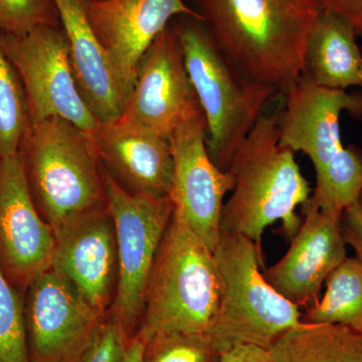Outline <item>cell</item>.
<instances>
[{"label": "cell", "mask_w": 362, "mask_h": 362, "mask_svg": "<svg viewBox=\"0 0 362 362\" xmlns=\"http://www.w3.org/2000/svg\"><path fill=\"white\" fill-rule=\"evenodd\" d=\"M2 47L20 76L30 125L59 117L93 135L102 122L78 90L65 33L39 26L23 35L1 33Z\"/></svg>", "instance_id": "cell-8"}, {"label": "cell", "mask_w": 362, "mask_h": 362, "mask_svg": "<svg viewBox=\"0 0 362 362\" xmlns=\"http://www.w3.org/2000/svg\"><path fill=\"white\" fill-rule=\"evenodd\" d=\"M54 238L52 268L98 312L108 316L119 273L115 226L109 209L54 233Z\"/></svg>", "instance_id": "cell-16"}, {"label": "cell", "mask_w": 362, "mask_h": 362, "mask_svg": "<svg viewBox=\"0 0 362 362\" xmlns=\"http://www.w3.org/2000/svg\"><path fill=\"white\" fill-rule=\"evenodd\" d=\"M25 318L30 362H82L107 317L56 269L26 289Z\"/></svg>", "instance_id": "cell-9"}, {"label": "cell", "mask_w": 362, "mask_h": 362, "mask_svg": "<svg viewBox=\"0 0 362 362\" xmlns=\"http://www.w3.org/2000/svg\"><path fill=\"white\" fill-rule=\"evenodd\" d=\"M221 298L214 252L173 211L150 274L136 337L145 341L161 331L207 334Z\"/></svg>", "instance_id": "cell-4"}, {"label": "cell", "mask_w": 362, "mask_h": 362, "mask_svg": "<svg viewBox=\"0 0 362 362\" xmlns=\"http://www.w3.org/2000/svg\"><path fill=\"white\" fill-rule=\"evenodd\" d=\"M361 87L362 88V70H361Z\"/></svg>", "instance_id": "cell-31"}, {"label": "cell", "mask_w": 362, "mask_h": 362, "mask_svg": "<svg viewBox=\"0 0 362 362\" xmlns=\"http://www.w3.org/2000/svg\"><path fill=\"white\" fill-rule=\"evenodd\" d=\"M128 343L121 326L108 315L82 362H120Z\"/></svg>", "instance_id": "cell-26"}, {"label": "cell", "mask_w": 362, "mask_h": 362, "mask_svg": "<svg viewBox=\"0 0 362 362\" xmlns=\"http://www.w3.org/2000/svg\"><path fill=\"white\" fill-rule=\"evenodd\" d=\"M143 342L142 362H218L223 354L206 333L161 331Z\"/></svg>", "instance_id": "cell-23"}, {"label": "cell", "mask_w": 362, "mask_h": 362, "mask_svg": "<svg viewBox=\"0 0 362 362\" xmlns=\"http://www.w3.org/2000/svg\"><path fill=\"white\" fill-rule=\"evenodd\" d=\"M323 7L337 13L362 37V0H320Z\"/></svg>", "instance_id": "cell-28"}, {"label": "cell", "mask_w": 362, "mask_h": 362, "mask_svg": "<svg viewBox=\"0 0 362 362\" xmlns=\"http://www.w3.org/2000/svg\"><path fill=\"white\" fill-rule=\"evenodd\" d=\"M101 168L118 252V285L109 316L130 341L139 328L150 274L175 206L169 197L126 192L102 163Z\"/></svg>", "instance_id": "cell-7"}, {"label": "cell", "mask_w": 362, "mask_h": 362, "mask_svg": "<svg viewBox=\"0 0 362 362\" xmlns=\"http://www.w3.org/2000/svg\"><path fill=\"white\" fill-rule=\"evenodd\" d=\"M354 26L323 7L307 42L302 77L328 89L361 87L362 54Z\"/></svg>", "instance_id": "cell-19"}, {"label": "cell", "mask_w": 362, "mask_h": 362, "mask_svg": "<svg viewBox=\"0 0 362 362\" xmlns=\"http://www.w3.org/2000/svg\"><path fill=\"white\" fill-rule=\"evenodd\" d=\"M325 284L323 297L307 307L302 322L338 324L362 333V259H345Z\"/></svg>", "instance_id": "cell-21"}, {"label": "cell", "mask_w": 362, "mask_h": 362, "mask_svg": "<svg viewBox=\"0 0 362 362\" xmlns=\"http://www.w3.org/2000/svg\"><path fill=\"white\" fill-rule=\"evenodd\" d=\"M173 25L143 54L134 87L114 122L169 138L178 124L199 108Z\"/></svg>", "instance_id": "cell-11"}, {"label": "cell", "mask_w": 362, "mask_h": 362, "mask_svg": "<svg viewBox=\"0 0 362 362\" xmlns=\"http://www.w3.org/2000/svg\"><path fill=\"white\" fill-rule=\"evenodd\" d=\"M270 351L275 362H362V333L338 324L302 322Z\"/></svg>", "instance_id": "cell-20"}, {"label": "cell", "mask_w": 362, "mask_h": 362, "mask_svg": "<svg viewBox=\"0 0 362 362\" xmlns=\"http://www.w3.org/2000/svg\"><path fill=\"white\" fill-rule=\"evenodd\" d=\"M173 176L169 199L175 213L214 251L221 235L223 199L232 192V171L216 168L206 148V120L201 107L169 136Z\"/></svg>", "instance_id": "cell-10"}, {"label": "cell", "mask_w": 362, "mask_h": 362, "mask_svg": "<svg viewBox=\"0 0 362 362\" xmlns=\"http://www.w3.org/2000/svg\"><path fill=\"white\" fill-rule=\"evenodd\" d=\"M340 228L346 245L362 259V192L354 204L342 211Z\"/></svg>", "instance_id": "cell-27"}, {"label": "cell", "mask_w": 362, "mask_h": 362, "mask_svg": "<svg viewBox=\"0 0 362 362\" xmlns=\"http://www.w3.org/2000/svg\"><path fill=\"white\" fill-rule=\"evenodd\" d=\"M204 23L240 75L284 95L301 78L320 0H195Z\"/></svg>", "instance_id": "cell-1"}, {"label": "cell", "mask_w": 362, "mask_h": 362, "mask_svg": "<svg viewBox=\"0 0 362 362\" xmlns=\"http://www.w3.org/2000/svg\"><path fill=\"white\" fill-rule=\"evenodd\" d=\"M281 110L259 117L233 157L235 185L221 214V233L245 235L259 250L264 230L277 221L291 240L302 225L295 211L310 199L295 152L279 143Z\"/></svg>", "instance_id": "cell-2"}, {"label": "cell", "mask_w": 362, "mask_h": 362, "mask_svg": "<svg viewBox=\"0 0 362 362\" xmlns=\"http://www.w3.org/2000/svg\"><path fill=\"white\" fill-rule=\"evenodd\" d=\"M306 218L284 257L263 274L267 282L288 301L309 307L318 301L321 288L335 268L347 258L341 214L324 211L310 199Z\"/></svg>", "instance_id": "cell-15"}, {"label": "cell", "mask_w": 362, "mask_h": 362, "mask_svg": "<svg viewBox=\"0 0 362 362\" xmlns=\"http://www.w3.org/2000/svg\"><path fill=\"white\" fill-rule=\"evenodd\" d=\"M90 136L101 163L126 192L168 197L173 176L169 138L115 122L102 123Z\"/></svg>", "instance_id": "cell-17"}, {"label": "cell", "mask_w": 362, "mask_h": 362, "mask_svg": "<svg viewBox=\"0 0 362 362\" xmlns=\"http://www.w3.org/2000/svg\"><path fill=\"white\" fill-rule=\"evenodd\" d=\"M56 238L33 202L20 151L0 157V268L21 292L52 265Z\"/></svg>", "instance_id": "cell-13"}, {"label": "cell", "mask_w": 362, "mask_h": 362, "mask_svg": "<svg viewBox=\"0 0 362 362\" xmlns=\"http://www.w3.org/2000/svg\"><path fill=\"white\" fill-rule=\"evenodd\" d=\"M30 126L25 90L4 52L0 30V157L20 151Z\"/></svg>", "instance_id": "cell-22"}, {"label": "cell", "mask_w": 362, "mask_h": 362, "mask_svg": "<svg viewBox=\"0 0 362 362\" xmlns=\"http://www.w3.org/2000/svg\"><path fill=\"white\" fill-rule=\"evenodd\" d=\"M218 362H275L270 350L254 345H238L221 354Z\"/></svg>", "instance_id": "cell-29"}, {"label": "cell", "mask_w": 362, "mask_h": 362, "mask_svg": "<svg viewBox=\"0 0 362 362\" xmlns=\"http://www.w3.org/2000/svg\"><path fill=\"white\" fill-rule=\"evenodd\" d=\"M173 23L185 68L206 120V148L216 168L228 171L276 90L240 75L206 23L190 16Z\"/></svg>", "instance_id": "cell-5"}, {"label": "cell", "mask_w": 362, "mask_h": 362, "mask_svg": "<svg viewBox=\"0 0 362 362\" xmlns=\"http://www.w3.org/2000/svg\"><path fill=\"white\" fill-rule=\"evenodd\" d=\"M54 2L78 90L100 122H114L122 113L123 98L104 47L88 18L84 0Z\"/></svg>", "instance_id": "cell-18"}, {"label": "cell", "mask_w": 362, "mask_h": 362, "mask_svg": "<svg viewBox=\"0 0 362 362\" xmlns=\"http://www.w3.org/2000/svg\"><path fill=\"white\" fill-rule=\"evenodd\" d=\"M20 154L33 202L54 233L108 209L92 136L52 117L33 124Z\"/></svg>", "instance_id": "cell-3"}, {"label": "cell", "mask_w": 362, "mask_h": 362, "mask_svg": "<svg viewBox=\"0 0 362 362\" xmlns=\"http://www.w3.org/2000/svg\"><path fill=\"white\" fill-rule=\"evenodd\" d=\"M0 362H30L25 300L0 268Z\"/></svg>", "instance_id": "cell-24"}, {"label": "cell", "mask_w": 362, "mask_h": 362, "mask_svg": "<svg viewBox=\"0 0 362 362\" xmlns=\"http://www.w3.org/2000/svg\"><path fill=\"white\" fill-rule=\"evenodd\" d=\"M144 342L139 337H135L128 343L120 362H142Z\"/></svg>", "instance_id": "cell-30"}, {"label": "cell", "mask_w": 362, "mask_h": 362, "mask_svg": "<svg viewBox=\"0 0 362 362\" xmlns=\"http://www.w3.org/2000/svg\"><path fill=\"white\" fill-rule=\"evenodd\" d=\"M59 18L54 0H0V30L23 35L39 26L58 28Z\"/></svg>", "instance_id": "cell-25"}, {"label": "cell", "mask_w": 362, "mask_h": 362, "mask_svg": "<svg viewBox=\"0 0 362 362\" xmlns=\"http://www.w3.org/2000/svg\"><path fill=\"white\" fill-rule=\"evenodd\" d=\"M283 96L279 143L293 152L306 154L319 180L346 156L340 116L345 111L362 118V95L319 87L301 77Z\"/></svg>", "instance_id": "cell-14"}, {"label": "cell", "mask_w": 362, "mask_h": 362, "mask_svg": "<svg viewBox=\"0 0 362 362\" xmlns=\"http://www.w3.org/2000/svg\"><path fill=\"white\" fill-rule=\"evenodd\" d=\"M220 272V309L211 331L221 354L238 345L270 350L302 323L299 307L279 294L259 272L261 250L238 233H221L214 251Z\"/></svg>", "instance_id": "cell-6"}, {"label": "cell", "mask_w": 362, "mask_h": 362, "mask_svg": "<svg viewBox=\"0 0 362 362\" xmlns=\"http://www.w3.org/2000/svg\"><path fill=\"white\" fill-rule=\"evenodd\" d=\"M90 25L106 52L124 105L134 87L138 66L152 42L176 16L204 23L185 0H84Z\"/></svg>", "instance_id": "cell-12"}]
</instances>
